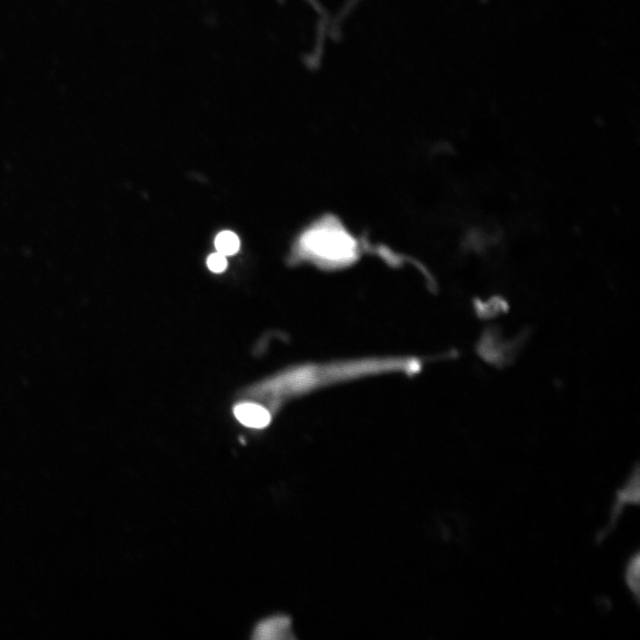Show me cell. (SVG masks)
<instances>
[{
    "instance_id": "277c9868",
    "label": "cell",
    "mask_w": 640,
    "mask_h": 640,
    "mask_svg": "<svg viewBox=\"0 0 640 640\" xmlns=\"http://www.w3.org/2000/svg\"><path fill=\"white\" fill-rule=\"evenodd\" d=\"M639 464L636 463L628 476L623 486L616 492L607 524L596 533V540L597 543L602 542L616 527L625 506L639 504Z\"/></svg>"
},
{
    "instance_id": "7a4b0ae2",
    "label": "cell",
    "mask_w": 640,
    "mask_h": 640,
    "mask_svg": "<svg viewBox=\"0 0 640 640\" xmlns=\"http://www.w3.org/2000/svg\"><path fill=\"white\" fill-rule=\"evenodd\" d=\"M357 250L353 236L338 221L326 218L314 223L300 235L294 257L322 268L336 269L353 263Z\"/></svg>"
},
{
    "instance_id": "5b68a950",
    "label": "cell",
    "mask_w": 640,
    "mask_h": 640,
    "mask_svg": "<svg viewBox=\"0 0 640 640\" xmlns=\"http://www.w3.org/2000/svg\"><path fill=\"white\" fill-rule=\"evenodd\" d=\"M234 415L240 423L246 427L263 428L270 423L272 413L259 403L246 401L235 405Z\"/></svg>"
},
{
    "instance_id": "ba28073f",
    "label": "cell",
    "mask_w": 640,
    "mask_h": 640,
    "mask_svg": "<svg viewBox=\"0 0 640 640\" xmlns=\"http://www.w3.org/2000/svg\"><path fill=\"white\" fill-rule=\"evenodd\" d=\"M625 583L632 594L636 604L640 596V554L636 552L626 563L624 569Z\"/></svg>"
},
{
    "instance_id": "9c48e42d",
    "label": "cell",
    "mask_w": 640,
    "mask_h": 640,
    "mask_svg": "<svg viewBox=\"0 0 640 640\" xmlns=\"http://www.w3.org/2000/svg\"><path fill=\"white\" fill-rule=\"evenodd\" d=\"M214 244L218 252L230 256L238 251L240 241L235 233L224 230L217 235Z\"/></svg>"
},
{
    "instance_id": "30bf717a",
    "label": "cell",
    "mask_w": 640,
    "mask_h": 640,
    "mask_svg": "<svg viewBox=\"0 0 640 640\" xmlns=\"http://www.w3.org/2000/svg\"><path fill=\"white\" fill-rule=\"evenodd\" d=\"M207 267L213 273L223 272L228 266L226 256L220 252L212 253L207 258Z\"/></svg>"
},
{
    "instance_id": "8992f818",
    "label": "cell",
    "mask_w": 640,
    "mask_h": 640,
    "mask_svg": "<svg viewBox=\"0 0 640 640\" xmlns=\"http://www.w3.org/2000/svg\"><path fill=\"white\" fill-rule=\"evenodd\" d=\"M291 620L286 616H275L262 620L253 632L254 639L292 638Z\"/></svg>"
},
{
    "instance_id": "52a82bcc",
    "label": "cell",
    "mask_w": 640,
    "mask_h": 640,
    "mask_svg": "<svg viewBox=\"0 0 640 640\" xmlns=\"http://www.w3.org/2000/svg\"><path fill=\"white\" fill-rule=\"evenodd\" d=\"M472 305L476 317L482 320L493 319L509 310V303L500 295H492L488 299L476 297Z\"/></svg>"
},
{
    "instance_id": "3957f363",
    "label": "cell",
    "mask_w": 640,
    "mask_h": 640,
    "mask_svg": "<svg viewBox=\"0 0 640 640\" xmlns=\"http://www.w3.org/2000/svg\"><path fill=\"white\" fill-rule=\"evenodd\" d=\"M528 336L525 329L513 339H507L498 325H489L481 332L476 352L485 363L501 369L514 362Z\"/></svg>"
},
{
    "instance_id": "6da1fadb",
    "label": "cell",
    "mask_w": 640,
    "mask_h": 640,
    "mask_svg": "<svg viewBox=\"0 0 640 640\" xmlns=\"http://www.w3.org/2000/svg\"><path fill=\"white\" fill-rule=\"evenodd\" d=\"M420 359L411 356L371 357L292 366L251 386L244 393L275 413L286 401L330 385L385 373L415 374Z\"/></svg>"
}]
</instances>
